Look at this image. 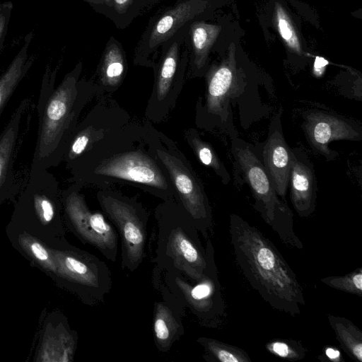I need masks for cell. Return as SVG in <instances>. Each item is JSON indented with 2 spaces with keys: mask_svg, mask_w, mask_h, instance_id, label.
I'll use <instances>...</instances> for the list:
<instances>
[{
  "mask_svg": "<svg viewBox=\"0 0 362 362\" xmlns=\"http://www.w3.org/2000/svg\"><path fill=\"white\" fill-rule=\"evenodd\" d=\"M6 233L11 245L21 255L54 281L57 276V263L47 244L10 222L6 228Z\"/></svg>",
  "mask_w": 362,
  "mask_h": 362,
  "instance_id": "d6986e66",
  "label": "cell"
},
{
  "mask_svg": "<svg viewBox=\"0 0 362 362\" xmlns=\"http://www.w3.org/2000/svg\"><path fill=\"white\" fill-rule=\"evenodd\" d=\"M266 348L275 356L288 361L301 360L306 354L305 347L292 339H273L267 344Z\"/></svg>",
  "mask_w": 362,
  "mask_h": 362,
  "instance_id": "f1b7e54d",
  "label": "cell"
},
{
  "mask_svg": "<svg viewBox=\"0 0 362 362\" xmlns=\"http://www.w3.org/2000/svg\"><path fill=\"white\" fill-rule=\"evenodd\" d=\"M321 281L333 288L351 294L362 296V269L356 270L343 276H327Z\"/></svg>",
  "mask_w": 362,
  "mask_h": 362,
  "instance_id": "83f0119b",
  "label": "cell"
},
{
  "mask_svg": "<svg viewBox=\"0 0 362 362\" xmlns=\"http://www.w3.org/2000/svg\"><path fill=\"white\" fill-rule=\"evenodd\" d=\"M234 48L219 66L210 71L207 77L206 105L207 110L224 119L227 116L230 99L237 86V70Z\"/></svg>",
  "mask_w": 362,
  "mask_h": 362,
  "instance_id": "ac0fdd59",
  "label": "cell"
},
{
  "mask_svg": "<svg viewBox=\"0 0 362 362\" xmlns=\"http://www.w3.org/2000/svg\"><path fill=\"white\" fill-rule=\"evenodd\" d=\"M29 106V98L22 100L0 134V207L6 200L13 199L19 192L14 163L21 119Z\"/></svg>",
  "mask_w": 362,
  "mask_h": 362,
  "instance_id": "4fadbf2b",
  "label": "cell"
},
{
  "mask_svg": "<svg viewBox=\"0 0 362 362\" xmlns=\"http://www.w3.org/2000/svg\"><path fill=\"white\" fill-rule=\"evenodd\" d=\"M204 0H187L168 11L153 27L149 47H153L168 40L185 23L202 13L207 7Z\"/></svg>",
  "mask_w": 362,
  "mask_h": 362,
  "instance_id": "ffe728a7",
  "label": "cell"
},
{
  "mask_svg": "<svg viewBox=\"0 0 362 362\" xmlns=\"http://www.w3.org/2000/svg\"><path fill=\"white\" fill-rule=\"evenodd\" d=\"M62 204L54 175L45 170H30L15 202L10 223L51 245L66 239Z\"/></svg>",
  "mask_w": 362,
  "mask_h": 362,
  "instance_id": "277c9868",
  "label": "cell"
},
{
  "mask_svg": "<svg viewBox=\"0 0 362 362\" xmlns=\"http://www.w3.org/2000/svg\"><path fill=\"white\" fill-rule=\"evenodd\" d=\"M278 30L282 39L291 49L300 54L302 49L294 27L285 10L279 4L275 7Z\"/></svg>",
  "mask_w": 362,
  "mask_h": 362,
  "instance_id": "f546056e",
  "label": "cell"
},
{
  "mask_svg": "<svg viewBox=\"0 0 362 362\" xmlns=\"http://www.w3.org/2000/svg\"><path fill=\"white\" fill-rule=\"evenodd\" d=\"M157 154L168 170L182 207L205 239L212 226L211 210L203 190L189 170L176 157L158 150Z\"/></svg>",
  "mask_w": 362,
  "mask_h": 362,
  "instance_id": "30bf717a",
  "label": "cell"
},
{
  "mask_svg": "<svg viewBox=\"0 0 362 362\" xmlns=\"http://www.w3.org/2000/svg\"><path fill=\"white\" fill-rule=\"evenodd\" d=\"M153 288L162 297V300L155 301L153 305V340L158 351L166 353L185 334L182 320L185 316L186 308L165 287Z\"/></svg>",
  "mask_w": 362,
  "mask_h": 362,
  "instance_id": "9a60e30c",
  "label": "cell"
},
{
  "mask_svg": "<svg viewBox=\"0 0 362 362\" xmlns=\"http://www.w3.org/2000/svg\"><path fill=\"white\" fill-rule=\"evenodd\" d=\"M291 158L292 148L286 142L278 115L270 124L260 160L276 194L284 198L288 187Z\"/></svg>",
  "mask_w": 362,
  "mask_h": 362,
  "instance_id": "5bb4252c",
  "label": "cell"
},
{
  "mask_svg": "<svg viewBox=\"0 0 362 362\" xmlns=\"http://www.w3.org/2000/svg\"><path fill=\"white\" fill-rule=\"evenodd\" d=\"M133 0H114L115 8L119 12H124Z\"/></svg>",
  "mask_w": 362,
  "mask_h": 362,
  "instance_id": "836d02e7",
  "label": "cell"
},
{
  "mask_svg": "<svg viewBox=\"0 0 362 362\" xmlns=\"http://www.w3.org/2000/svg\"><path fill=\"white\" fill-rule=\"evenodd\" d=\"M197 341L204 348L203 358L207 361L251 362L250 356L240 348L215 339L200 337Z\"/></svg>",
  "mask_w": 362,
  "mask_h": 362,
  "instance_id": "603a6c76",
  "label": "cell"
},
{
  "mask_svg": "<svg viewBox=\"0 0 362 362\" xmlns=\"http://www.w3.org/2000/svg\"><path fill=\"white\" fill-rule=\"evenodd\" d=\"M97 174L145 184L166 189L168 184L156 163L137 151L118 154L104 160L95 169Z\"/></svg>",
  "mask_w": 362,
  "mask_h": 362,
  "instance_id": "7c38bea8",
  "label": "cell"
},
{
  "mask_svg": "<svg viewBox=\"0 0 362 362\" xmlns=\"http://www.w3.org/2000/svg\"><path fill=\"white\" fill-rule=\"evenodd\" d=\"M103 211L116 226L121 241V266L135 272L146 257L148 215L138 205L119 197L100 194Z\"/></svg>",
  "mask_w": 362,
  "mask_h": 362,
  "instance_id": "ba28073f",
  "label": "cell"
},
{
  "mask_svg": "<svg viewBox=\"0 0 362 362\" xmlns=\"http://www.w3.org/2000/svg\"><path fill=\"white\" fill-rule=\"evenodd\" d=\"M230 238L245 280L273 308L294 316L305 305L297 276L274 245L255 226L230 216Z\"/></svg>",
  "mask_w": 362,
  "mask_h": 362,
  "instance_id": "6da1fadb",
  "label": "cell"
},
{
  "mask_svg": "<svg viewBox=\"0 0 362 362\" xmlns=\"http://www.w3.org/2000/svg\"><path fill=\"white\" fill-rule=\"evenodd\" d=\"M153 287H165L206 327L216 328L225 317L226 305L218 279L217 268L199 279H192L175 268L153 267Z\"/></svg>",
  "mask_w": 362,
  "mask_h": 362,
  "instance_id": "52a82bcc",
  "label": "cell"
},
{
  "mask_svg": "<svg viewBox=\"0 0 362 362\" xmlns=\"http://www.w3.org/2000/svg\"><path fill=\"white\" fill-rule=\"evenodd\" d=\"M192 145L200 162L211 168L221 178L222 182L225 185L228 184L230 180V175L212 146L197 136L192 139Z\"/></svg>",
  "mask_w": 362,
  "mask_h": 362,
  "instance_id": "4316f807",
  "label": "cell"
},
{
  "mask_svg": "<svg viewBox=\"0 0 362 362\" xmlns=\"http://www.w3.org/2000/svg\"><path fill=\"white\" fill-rule=\"evenodd\" d=\"M328 62L322 57H317L314 63V72L317 76H320L328 64Z\"/></svg>",
  "mask_w": 362,
  "mask_h": 362,
  "instance_id": "d6a6232c",
  "label": "cell"
},
{
  "mask_svg": "<svg viewBox=\"0 0 362 362\" xmlns=\"http://www.w3.org/2000/svg\"><path fill=\"white\" fill-rule=\"evenodd\" d=\"M302 128L310 147L327 160H333L338 152L329 148L336 140L360 141L361 129L344 117L326 110H310L303 116Z\"/></svg>",
  "mask_w": 362,
  "mask_h": 362,
  "instance_id": "8fae6325",
  "label": "cell"
},
{
  "mask_svg": "<svg viewBox=\"0 0 362 362\" xmlns=\"http://www.w3.org/2000/svg\"><path fill=\"white\" fill-rule=\"evenodd\" d=\"M221 30L220 26L204 22H195L191 25L194 64L198 69L205 64L209 50Z\"/></svg>",
  "mask_w": 362,
  "mask_h": 362,
  "instance_id": "cb8c5ba5",
  "label": "cell"
},
{
  "mask_svg": "<svg viewBox=\"0 0 362 362\" xmlns=\"http://www.w3.org/2000/svg\"><path fill=\"white\" fill-rule=\"evenodd\" d=\"M107 2L110 1V0H105Z\"/></svg>",
  "mask_w": 362,
  "mask_h": 362,
  "instance_id": "d590c367",
  "label": "cell"
},
{
  "mask_svg": "<svg viewBox=\"0 0 362 362\" xmlns=\"http://www.w3.org/2000/svg\"><path fill=\"white\" fill-rule=\"evenodd\" d=\"M328 320L341 349L350 358L361 362V331L352 322L342 317L329 315Z\"/></svg>",
  "mask_w": 362,
  "mask_h": 362,
  "instance_id": "7402d4cb",
  "label": "cell"
},
{
  "mask_svg": "<svg viewBox=\"0 0 362 362\" xmlns=\"http://www.w3.org/2000/svg\"><path fill=\"white\" fill-rule=\"evenodd\" d=\"M157 236L152 262L158 268H175L192 279H199L216 268L209 238L204 247L199 231L185 210L157 214Z\"/></svg>",
  "mask_w": 362,
  "mask_h": 362,
  "instance_id": "3957f363",
  "label": "cell"
},
{
  "mask_svg": "<svg viewBox=\"0 0 362 362\" xmlns=\"http://www.w3.org/2000/svg\"><path fill=\"white\" fill-rule=\"evenodd\" d=\"M90 141V129L86 128L77 132L69 141L64 158L69 164L76 160L86 150Z\"/></svg>",
  "mask_w": 362,
  "mask_h": 362,
  "instance_id": "4dcf8cb0",
  "label": "cell"
},
{
  "mask_svg": "<svg viewBox=\"0 0 362 362\" xmlns=\"http://www.w3.org/2000/svg\"><path fill=\"white\" fill-rule=\"evenodd\" d=\"M66 228L83 243L98 250L107 260L115 262L119 235L103 214L91 211L83 196L73 189L61 194Z\"/></svg>",
  "mask_w": 362,
  "mask_h": 362,
  "instance_id": "9c48e42d",
  "label": "cell"
},
{
  "mask_svg": "<svg viewBox=\"0 0 362 362\" xmlns=\"http://www.w3.org/2000/svg\"><path fill=\"white\" fill-rule=\"evenodd\" d=\"M124 70V57L119 47L115 44L109 45L105 52L102 66L101 78L104 84L111 86L121 81Z\"/></svg>",
  "mask_w": 362,
  "mask_h": 362,
  "instance_id": "d4e9b609",
  "label": "cell"
},
{
  "mask_svg": "<svg viewBox=\"0 0 362 362\" xmlns=\"http://www.w3.org/2000/svg\"><path fill=\"white\" fill-rule=\"evenodd\" d=\"M178 59V45L174 42L166 53L157 78L156 93L159 100L163 99L168 93L175 71Z\"/></svg>",
  "mask_w": 362,
  "mask_h": 362,
  "instance_id": "484cf974",
  "label": "cell"
},
{
  "mask_svg": "<svg viewBox=\"0 0 362 362\" xmlns=\"http://www.w3.org/2000/svg\"><path fill=\"white\" fill-rule=\"evenodd\" d=\"M13 8L11 1H0V54L8 32V28Z\"/></svg>",
  "mask_w": 362,
  "mask_h": 362,
  "instance_id": "1f68e13d",
  "label": "cell"
},
{
  "mask_svg": "<svg viewBox=\"0 0 362 362\" xmlns=\"http://www.w3.org/2000/svg\"><path fill=\"white\" fill-rule=\"evenodd\" d=\"M288 187L291 203L298 216L311 215L316 207L317 178L313 163L302 148L292 149Z\"/></svg>",
  "mask_w": 362,
  "mask_h": 362,
  "instance_id": "2e32d148",
  "label": "cell"
},
{
  "mask_svg": "<svg viewBox=\"0 0 362 362\" xmlns=\"http://www.w3.org/2000/svg\"><path fill=\"white\" fill-rule=\"evenodd\" d=\"M78 67L55 87L57 69L47 66L37 103L38 127L30 170L57 166L70 141L78 99Z\"/></svg>",
  "mask_w": 362,
  "mask_h": 362,
  "instance_id": "7a4b0ae2",
  "label": "cell"
},
{
  "mask_svg": "<svg viewBox=\"0 0 362 362\" xmlns=\"http://www.w3.org/2000/svg\"><path fill=\"white\" fill-rule=\"evenodd\" d=\"M33 37V31L25 35L22 47L0 75V116L11 97L34 63V55H30L28 53V48Z\"/></svg>",
  "mask_w": 362,
  "mask_h": 362,
  "instance_id": "44dd1931",
  "label": "cell"
},
{
  "mask_svg": "<svg viewBox=\"0 0 362 362\" xmlns=\"http://www.w3.org/2000/svg\"><path fill=\"white\" fill-rule=\"evenodd\" d=\"M231 152L236 173L248 185L255 199V209L284 243L302 249V242L293 228V214L279 199L255 148L240 138H234Z\"/></svg>",
  "mask_w": 362,
  "mask_h": 362,
  "instance_id": "5b68a950",
  "label": "cell"
},
{
  "mask_svg": "<svg viewBox=\"0 0 362 362\" xmlns=\"http://www.w3.org/2000/svg\"><path fill=\"white\" fill-rule=\"evenodd\" d=\"M327 356L331 360L334 361H339V357L341 356L340 352L333 348H327L325 351Z\"/></svg>",
  "mask_w": 362,
  "mask_h": 362,
  "instance_id": "e575fe53",
  "label": "cell"
},
{
  "mask_svg": "<svg viewBox=\"0 0 362 362\" xmlns=\"http://www.w3.org/2000/svg\"><path fill=\"white\" fill-rule=\"evenodd\" d=\"M77 333L66 318L55 312L45 323L35 361H72L77 346Z\"/></svg>",
  "mask_w": 362,
  "mask_h": 362,
  "instance_id": "e0dca14e",
  "label": "cell"
},
{
  "mask_svg": "<svg viewBox=\"0 0 362 362\" xmlns=\"http://www.w3.org/2000/svg\"><path fill=\"white\" fill-rule=\"evenodd\" d=\"M49 246L57 263V286L73 293L86 305L103 303L112 284L107 265L66 239Z\"/></svg>",
  "mask_w": 362,
  "mask_h": 362,
  "instance_id": "8992f818",
  "label": "cell"
}]
</instances>
